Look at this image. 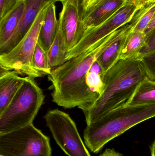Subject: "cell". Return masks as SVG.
<instances>
[{
  "label": "cell",
  "mask_w": 155,
  "mask_h": 156,
  "mask_svg": "<svg viewBox=\"0 0 155 156\" xmlns=\"http://www.w3.org/2000/svg\"><path fill=\"white\" fill-rule=\"evenodd\" d=\"M128 23L108 35L88 50L52 70L48 79L52 83V101L66 109L91 107L99 95L89 90L86 77L90 68L104 51L126 29Z\"/></svg>",
  "instance_id": "obj_1"
},
{
  "label": "cell",
  "mask_w": 155,
  "mask_h": 156,
  "mask_svg": "<svg viewBox=\"0 0 155 156\" xmlns=\"http://www.w3.org/2000/svg\"><path fill=\"white\" fill-rule=\"evenodd\" d=\"M146 76L141 60L137 58L120 59L105 73V87L103 93L91 107L83 111L86 125L125 105Z\"/></svg>",
  "instance_id": "obj_2"
},
{
  "label": "cell",
  "mask_w": 155,
  "mask_h": 156,
  "mask_svg": "<svg viewBox=\"0 0 155 156\" xmlns=\"http://www.w3.org/2000/svg\"><path fill=\"white\" fill-rule=\"evenodd\" d=\"M154 117L155 103L125 105L87 125L83 132L85 144L92 153L97 154L113 139Z\"/></svg>",
  "instance_id": "obj_3"
},
{
  "label": "cell",
  "mask_w": 155,
  "mask_h": 156,
  "mask_svg": "<svg viewBox=\"0 0 155 156\" xmlns=\"http://www.w3.org/2000/svg\"><path fill=\"white\" fill-rule=\"evenodd\" d=\"M44 99L42 90L33 78L25 77L12 100L0 113V134L18 130L33 123Z\"/></svg>",
  "instance_id": "obj_4"
},
{
  "label": "cell",
  "mask_w": 155,
  "mask_h": 156,
  "mask_svg": "<svg viewBox=\"0 0 155 156\" xmlns=\"http://www.w3.org/2000/svg\"><path fill=\"white\" fill-rule=\"evenodd\" d=\"M0 155L52 156L50 138L30 124L0 134Z\"/></svg>",
  "instance_id": "obj_5"
},
{
  "label": "cell",
  "mask_w": 155,
  "mask_h": 156,
  "mask_svg": "<svg viewBox=\"0 0 155 156\" xmlns=\"http://www.w3.org/2000/svg\"><path fill=\"white\" fill-rule=\"evenodd\" d=\"M50 4L41 10L32 27L20 43L10 52L0 55L1 72L14 70L33 79L42 77L33 67L32 58L45 13Z\"/></svg>",
  "instance_id": "obj_6"
},
{
  "label": "cell",
  "mask_w": 155,
  "mask_h": 156,
  "mask_svg": "<svg viewBox=\"0 0 155 156\" xmlns=\"http://www.w3.org/2000/svg\"><path fill=\"white\" fill-rule=\"evenodd\" d=\"M44 118L54 139L65 154L68 156H91L69 115L55 109L48 111Z\"/></svg>",
  "instance_id": "obj_7"
},
{
  "label": "cell",
  "mask_w": 155,
  "mask_h": 156,
  "mask_svg": "<svg viewBox=\"0 0 155 156\" xmlns=\"http://www.w3.org/2000/svg\"><path fill=\"white\" fill-rule=\"evenodd\" d=\"M146 3H140L127 1L125 5L110 18L97 26L86 31L78 44L67 52L66 61L88 50L111 33L131 22Z\"/></svg>",
  "instance_id": "obj_8"
},
{
  "label": "cell",
  "mask_w": 155,
  "mask_h": 156,
  "mask_svg": "<svg viewBox=\"0 0 155 156\" xmlns=\"http://www.w3.org/2000/svg\"><path fill=\"white\" fill-rule=\"evenodd\" d=\"M58 21V30L67 52L79 43L85 31L80 0H65Z\"/></svg>",
  "instance_id": "obj_9"
},
{
  "label": "cell",
  "mask_w": 155,
  "mask_h": 156,
  "mask_svg": "<svg viewBox=\"0 0 155 156\" xmlns=\"http://www.w3.org/2000/svg\"><path fill=\"white\" fill-rule=\"evenodd\" d=\"M25 8L21 20L12 35L2 47L0 55L6 54L13 49L30 30L36 16L47 5L59 2V0H24Z\"/></svg>",
  "instance_id": "obj_10"
},
{
  "label": "cell",
  "mask_w": 155,
  "mask_h": 156,
  "mask_svg": "<svg viewBox=\"0 0 155 156\" xmlns=\"http://www.w3.org/2000/svg\"><path fill=\"white\" fill-rule=\"evenodd\" d=\"M127 0H103L96 6L82 14L85 32L99 25L124 6Z\"/></svg>",
  "instance_id": "obj_11"
},
{
  "label": "cell",
  "mask_w": 155,
  "mask_h": 156,
  "mask_svg": "<svg viewBox=\"0 0 155 156\" xmlns=\"http://www.w3.org/2000/svg\"><path fill=\"white\" fill-rule=\"evenodd\" d=\"M18 74L14 70L0 73V113L8 106L24 80L25 77Z\"/></svg>",
  "instance_id": "obj_12"
},
{
  "label": "cell",
  "mask_w": 155,
  "mask_h": 156,
  "mask_svg": "<svg viewBox=\"0 0 155 156\" xmlns=\"http://www.w3.org/2000/svg\"><path fill=\"white\" fill-rule=\"evenodd\" d=\"M58 27L55 3H52L47 7L38 40V42L47 52L53 43Z\"/></svg>",
  "instance_id": "obj_13"
},
{
  "label": "cell",
  "mask_w": 155,
  "mask_h": 156,
  "mask_svg": "<svg viewBox=\"0 0 155 156\" xmlns=\"http://www.w3.org/2000/svg\"><path fill=\"white\" fill-rule=\"evenodd\" d=\"M25 8V1H20L8 14L0 20V47L3 45L14 33Z\"/></svg>",
  "instance_id": "obj_14"
},
{
  "label": "cell",
  "mask_w": 155,
  "mask_h": 156,
  "mask_svg": "<svg viewBox=\"0 0 155 156\" xmlns=\"http://www.w3.org/2000/svg\"><path fill=\"white\" fill-rule=\"evenodd\" d=\"M155 103V80L145 77L126 105L146 104Z\"/></svg>",
  "instance_id": "obj_15"
},
{
  "label": "cell",
  "mask_w": 155,
  "mask_h": 156,
  "mask_svg": "<svg viewBox=\"0 0 155 156\" xmlns=\"http://www.w3.org/2000/svg\"><path fill=\"white\" fill-rule=\"evenodd\" d=\"M144 32L132 31L128 34L121 51L120 59L135 58L138 56L146 40Z\"/></svg>",
  "instance_id": "obj_16"
},
{
  "label": "cell",
  "mask_w": 155,
  "mask_h": 156,
  "mask_svg": "<svg viewBox=\"0 0 155 156\" xmlns=\"http://www.w3.org/2000/svg\"><path fill=\"white\" fill-rule=\"evenodd\" d=\"M67 51L66 49L57 29V33L53 43L49 51L47 52L48 65L51 69L62 66L66 62Z\"/></svg>",
  "instance_id": "obj_17"
},
{
  "label": "cell",
  "mask_w": 155,
  "mask_h": 156,
  "mask_svg": "<svg viewBox=\"0 0 155 156\" xmlns=\"http://www.w3.org/2000/svg\"><path fill=\"white\" fill-rule=\"evenodd\" d=\"M32 65L34 69L42 76L51 74L52 69L48 65L47 52L37 42L32 58Z\"/></svg>",
  "instance_id": "obj_18"
},
{
  "label": "cell",
  "mask_w": 155,
  "mask_h": 156,
  "mask_svg": "<svg viewBox=\"0 0 155 156\" xmlns=\"http://www.w3.org/2000/svg\"><path fill=\"white\" fill-rule=\"evenodd\" d=\"M104 75L89 69L86 77V83L88 89L92 92L99 96L103 93L105 87L103 81Z\"/></svg>",
  "instance_id": "obj_19"
},
{
  "label": "cell",
  "mask_w": 155,
  "mask_h": 156,
  "mask_svg": "<svg viewBox=\"0 0 155 156\" xmlns=\"http://www.w3.org/2000/svg\"><path fill=\"white\" fill-rule=\"evenodd\" d=\"M147 76L155 80V50L140 58Z\"/></svg>",
  "instance_id": "obj_20"
},
{
  "label": "cell",
  "mask_w": 155,
  "mask_h": 156,
  "mask_svg": "<svg viewBox=\"0 0 155 156\" xmlns=\"http://www.w3.org/2000/svg\"><path fill=\"white\" fill-rule=\"evenodd\" d=\"M155 50V29L147 36L145 44L136 57L140 59L146 55H148Z\"/></svg>",
  "instance_id": "obj_21"
},
{
  "label": "cell",
  "mask_w": 155,
  "mask_h": 156,
  "mask_svg": "<svg viewBox=\"0 0 155 156\" xmlns=\"http://www.w3.org/2000/svg\"><path fill=\"white\" fill-rule=\"evenodd\" d=\"M20 0H0V20L8 14Z\"/></svg>",
  "instance_id": "obj_22"
},
{
  "label": "cell",
  "mask_w": 155,
  "mask_h": 156,
  "mask_svg": "<svg viewBox=\"0 0 155 156\" xmlns=\"http://www.w3.org/2000/svg\"><path fill=\"white\" fill-rule=\"evenodd\" d=\"M103 0H81L82 14L87 12L96 6Z\"/></svg>",
  "instance_id": "obj_23"
},
{
  "label": "cell",
  "mask_w": 155,
  "mask_h": 156,
  "mask_svg": "<svg viewBox=\"0 0 155 156\" xmlns=\"http://www.w3.org/2000/svg\"><path fill=\"white\" fill-rule=\"evenodd\" d=\"M99 156H123L120 153L116 152V151L113 149H106L104 152L101 154Z\"/></svg>",
  "instance_id": "obj_24"
},
{
  "label": "cell",
  "mask_w": 155,
  "mask_h": 156,
  "mask_svg": "<svg viewBox=\"0 0 155 156\" xmlns=\"http://www.w3.org/2000/svg\"><path fill=\"white\" fill-rule=\"evenodd\" d=\"M155 29V15L152 21L150 22L148 26L145 30L144 33L146 35V36L148 35L152 31Z\"/></svg>",
  "instance_id": "obj_25"
},
{
  "label": "cell",
  "mask_w": 155,
  "mask_h": 156,
  "mask_svg": "<svg viewBox=\"0 0 155 156\" xmlns=\"http://www.w3.org/2000/svg\"><path fill=\"white\" fill-rule=\"evenodd\" d=\"M150 152L151 156H155V140L150 146Z\"/></svg>",
  "instance_id": "obj_26"
},
{
  "label": "cell",
  "mask_w": 155,
  "mask_h": 156,
  "mask_svg": "<svg viewBox=\"0 0 155 156\" xmlns=\"http://www.w3.org/2000/svg\"><path fill=\"white\" fill-rule=\"evenodd\" d=\"M127 1H132L136 3H144L149 1V0H127Z\"/></svg>",
  "instance_id": "obj_27"
},
{
  "label": "cell",
  "mask_w": 155,
  "mask_h": 156,
  "mask_svg": "<svg viewBox=\"0 0 155 156\" xmlns=\"http://www.w3.org/2000/svg\"><path fill=\"white\" fill-rule=\"evenodd\" d=\"M65 1V0H59V2H64V1Z\"/></svg>",
  "instance_id": "obj_28"
},
{
  "label": "cell",
  "mask_w": 155,
  "mask_h": 156,
  "mask_svg": "<svg viewBox=\"0 0 155 156\" xmlns=\"http://www.w3.org/2000/svg\"><path fill=\"white\" fill-rule=\"evenodd\" d=\"M20 1H24V0H20Z\"/></svg>",
  "instance_id": "obj_29"
},
{
  "label": "cell",
  "mask_w": 155,
  "mask_h": 156,
  "mask_svg": "<svg viewBox=\"0 0 155 156\" xmlns=\"http://www.w3.org/2000/svg\"><path fill=\"white\" fill-rule=\"evenodd\" d=\"M0 156H2V155H0Z\"/></svg>",
  "instance_id": "obj_30"
}]
</instances>
